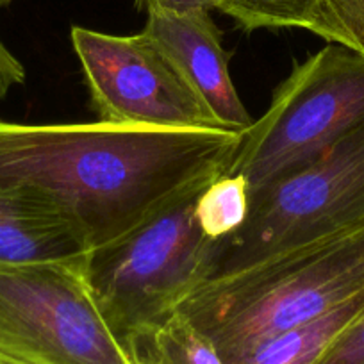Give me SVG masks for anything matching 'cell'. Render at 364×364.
<instances>
[{
    "label": "cell",
    "mask_w": 364,
    "mask_h": 364,
    "mask_svg": "<svg viewBox=\"0 0 364 364\" xmlns=\"http://www.w3.org/2000/svg\"><path fill=\"white\" fill-rule=\"evenodd\" d=\"M79 230L47 202L18 188L0 186V269L45 262H82Z\"/></svg>",
    "instance_id": "obj_9"
},
{
    "label": "cell",
    "mask_w": 364,
    "mask_h": 364,
    "mask_svg": "<svg viewBox=\"0 0 364 364\" xmlns=\"http://www.w3.org/2000/svg\"><path fill=\"white\" fill-rule=\"evenodd\" d=\"M364 124V54L328 43L295 65L266 113L241 134L225 173L250 195Z\"/></svg>",
    "instance_id": "obj_5"
},
{
    "label": "cell",
    "mask_w": 364,
    "mask_h": 364,
    "mask_svg": "<svg viewBox=\"0 0 364 364\" xmlns=\"http://www.w3.org/2000/svg\"><path fill=\"white\" fill-rule=\"evenodd\" d=\"M316 364H364V309L332 341Z\"/></svg>",
    "instance_id": "obj_15"
},
{
    "label": "cell",
    "mask_w": 364,
    "mask_h": 364,
    "mask_svg": "<svg viewBox=\"0 0 364 364\" xmlns=\"http://www.w3.org/2000/svg\"><path fill=\"white\" fill-rule=\"evenodd\" d=\"M218 0H136V8L145 11H170V13H191V11H213Z\"/></svg>",
    "instance_id": "obj_17"
},
{
    "label": "cell",
    "mask_w": 364,
    "mask_h": 364,
    "mask_svg": "<svg viewBox=\"0 0 364 364\" xmlns=\"http://www.w3.org/2000/svg\"><path fill=\"white\" fill-rule=\"evenodd\" d=\"M0 364H11V363H6V360H0Z\"/></svg>",
    "instance_id": "obj_19"
},
{
    "label": "cell",
    "mask_w": 364,
    "mask_h": 364,
    "mask_svg": "<svg viewBox=\"0 0 364 364\" xmlns=\"http://www.w3.org/2000/svg\"><path fill=\"white\" fill-rule=\"evenodd\" d=\"M359 232H364V124L254 191L247 220L218 245L208 279Z\"/></svg>",
    "instance_id": "obj_4"
},
{
    "label": "cell",
    "mask_w": 364,
    "mask_h": 364,
    "mask_svg": "<svg viewBox=\"0 0 364 364\" xmlns=\"http://www.w3.org/2000/svg\"><path fill=\"white\" fill-rule=\"evenodd\" d=\"M13 0H0V8H6V6L11 4Z\"/></svg>",
    "instance_id": "obj_18"
},
{
    "label": "cell",
    "mask_w": 364,
    "mask_h": 364,
    "mask_svg": "<svg viewBox=\"0 0 364 364\" xmlns=\"http://www.w3.org/2000/svg\"><path fill=\"white\" fill-rule=\"evenodd\" d=\"M141 33L166 54L223 129L243 132L254 124L234 87L229 52L211 11H146Z\"/></svg>",
    "instance_id": "obj_8"
},
{
    "label": "cell",
    "mask_w": 364,
    "mask_h": 364,
    "mask_svg": "<svg viewBox=\"0 0 364 364\" xmlns=\"http://www.w3.org/2000/svg\"><path fill=\"white\" fill-rule=\"evenodd\" d=\"M363 309L364 289L328 313L257 343L229 364H316Z\"/></svg>",
    "instance_id": "obj_10"
},
{
    "label": "cell",
    "mask_w": 364,
    "mask_h": 364,
    "mask_svg": "<svg viewBox=\"0 0 364 364\" xmlns=\"http://www.w3.org/2000/svg\"><path fill=\"white\" fill-rule=\"evenodd\" d=\"M132 364H225L216 346L175 311L125 345Z\"/></svg>",
    "instance_id": "obj_11"
},
{
    "label": "cell",
    "mask_w": 364,
    "mask_h": 364,
    "mask_svg": "<svg viewBox=\"0 0 364 364\" xmlns=\"http://www.w3.org/2000/svg\"><path fill=\"white\" fill-rule=\"evenodd\" d=\"M250 190L241 175L222 173L209 182L198 198V215L205 232L222 243L247 220Z\"/></svg>",
    "instance_id": "obj_13"
},
{
    "label": "cell",
    "mask_w": 364,
    "mask_h": 364,
    "mask_svg": "<svg viewBox=\"0 0 364 364\" xmlns=\"http://www.w3.org/2000/svg\"><path fill=\"white\" fill-rule=\"evenodd\" d=\"M243 132L111 122L0 120V186L58 209L87 250L109 243L197 182L225 173Z\"/></svg>",
    "instance_id": "obj_1"
},
{
    "label": "cell",
    "mask_w": 364,
    "mask_h": 364,
    "mask_svg": "<svg viewBox=\"0 0 364 364\" xmlns=\"http://www.w3.org/2000/svg\"><path fill=\"white\" fill-rule=\"evenodd\" d=\"M216 177L181 191L117 240L87 252L84 277L124 346L175 313L209 277L218 243L202 225L198 198Z\"/></svg>",
    "instance_id": "obj_3"
},
{
    "label": "cell",
    "mask_w": 364,
    "mask_h": 364,
    "mask_svg": "<svg viewBox=\"0 0 364 364\" xmlns=\"http://www.w3.org/2000/svg\"><path fill=\"white\" fill-rule=\"evenodd\" d=\"M364 289V232L321 240L200 282L178 304L223 363Z\"/></svg>",
    "instance_id": "obj_2"
},
{
    "label": "cell",
    "mask_w": 364,
    "mask_h": 364,
    "mask_svg": "<svg viewBox=\"0 0 364 364\" xmlns=\"http://www.w3.org/2000/svg\"><path fill=\"white\" fill-rule=\"evenodd\" d=\"M26 80V68L0 41V100L8 97L9 91Z\"/></svg>",
    "instance_id": "obj_16"
},
{
    "label": "cell",
    "mask_w": 364,
    "mask_h": 364,
    "mask_svg": "<svg viewBox=\"0 0 364 364\" xmlns=\"http://www.w3.org/2000/svg\"><path fill=\"white\" fill-rule=\"evenodd\" d=\"M309 33L364 54V0H323Z\"/></svg>",
    "instance_id": "obj_14"
},
{
    "label": "cell",
    "mask_w": 364,
    "mask_h": 364,
    "mask_svg": "<svg viewBox=\"0 0 364 364\" xmlns=\"http://www.w3.org/2000/svg\"><path fill=\"white\" fill-rule=\"evenodd\" d=\"M70 38L100 122L223 129L146 34L118 36L73 26Z\"/></svg>",
    "instance_id": "obj_7"
},
{
    "label": "cell",
    "mask_w": 364,
    "mask_h": 364,
    "mask_svg": "<svg viewBox=\"0 0 364 364\" xmlns=\"http://www.w3.org/2000/svg\"><path fill=\"white\" fill-rule=\"evenodd\" d=\"M0 360L132 364L91 295L84 261L0 269Z\"/></svg>",
    "instance_id": "obj_6"
},
{
    "label": "cell",
    "mask_w": 364,
    "mask_h": 364,
    "mask_svg": "<svg viewBox=\"0 0 364 364\" xmlns=\"http://www.w3.org/2000/svg\"><path fill=\"white\" fill-rule=\"evenodd\" d=\"M323 0H218L216 11L230 16L243 31H311Z\"/></svg>",
    "instance_id": "obj_12"
}]
</instances>
